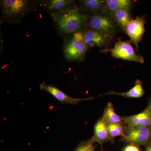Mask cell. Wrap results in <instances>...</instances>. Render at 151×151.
<instances>
[{"mask_svg": "<svg viewBox=\"0 0 151 151\" xmlns=\"http://www.w3.org/2000/svg\"><path fill=\"white\" fill-rule=\"evenodd\" d=\"M145 94V91L143 87V82L139 79H136L134 87L125 92H118L115 91H109L100 95H116L122 96L125 98H141Z\"/></svg>", "mask_w": 151, "mask_h": 151, "instance_id": "obj_14", "label": "cell"}, {"mask_svg": "<svg viewBox=\"0 0 151 151\" xmlns=\"http://www.w3.org/2000/svg\"><path fill=\"white\" fill-rule=\"evenodd\" d=\"M78 6L88 13H103L105 1L103 0H81L78 1Z\"/></svg>", "mask_w": 151, "mask_h": 151, "instance_id": "obj_15", "label": "cell"}, {"mask_svg": "<svg viewBox=\"0 0 151 151\" xmlns=\"http://www.w3.org/2000/svg\"><path fill=\"white\" fill-rule=\"evenodd\" d=\"M130 10L127 9H121L116 11L113 16V18L116 23L123 31L128 23L132 19Z\"/></svg>", "mask_w": 151, "mask_h": 151, "instance_id": "obj_17", "label": "cell"}, {"mask_svg": "<svg viewBox=\"0 0 151 151\" xmlns=\"http://www.w3.org/2000/svg\"><path fill=\"white\" fill-rule=\"evenodd\" d=\"M90 140L93 143H99L101 146L104 142L111 141L107 124L103 117L94 125V135Z\"/></svg>", "mask_w": 151, "mask_h": 151, "instance_id": "obj_12", "label": "cell"}, {"mask_svg": "<svg viewBox=\"0 0 151 151\" xmlns=\"http://www.w3.org/2000/svg\"><path fill=\"white\" fill-rule=\"evenodd\" d=\"M95 146L91 140L82 141L73 151H94Z\"/></svg>", "mask_w": 151, "mask_h": 151, "instance_id": "obj_19", "label": "cell"}, {"mask_svg": "<svg viewBox=\"0 0 151 151\" xmlns=\"http://www.w3.org/2000/svg\"><path fill=\"white\" fill-rule=\"evenodd\" d=\"M146 108L151 114V97L149 98L148 104Z\"/></svg>", "mask_w": 151, "mask_h": 151, "instance_id": "obj_21", "label": "cell"}, {"mask_svg": "<svg viewBox=\"0 0 151 151\" xmlns=\"http://www.w3.org/2000/svg\"><path fill=\"white\" fill-rule=\"evenodd\" d=\"M145 16H137L132 18L125 27L124 32L129 37L130 41L134 45L139 53V44L141 42L145 34Z\"/></svg>", "mask_w": 151, "mask_h": 151, "instance_id": "obj_7", "label": "cell"}, {"mask_svg": "<svg viewBox=\"0 0 151 151\" xmlns=\"http://www.w3.org/2000/svg\"><path fill=\"white\" fill-rule=\"evenodd\" d=\"M123 151H141L139 147L134 145H130L126 146L123 149Z\"/></svg>", "mask_w": 151, "mask_h": 151, "instance_id": "obj_20", "label": "cell"}, {"mask_svg": "<svg viewBox=\"0 0 151 151\" xmlns=\"http://www.w3.org/2000/svg\"><path fill=\"white\" fill-rule=\"evenodd\" d=\"M102 53L110 52L111 56L116 59L134 61L143 63H145L144 58L136 53L130 40L122 41L121 37L117 38L113 48L103 49L100 50Z\"/></svg>", "mask_w": 151, "mask_h": 151, "instance_id": "obj_4", "label": "cell"}, {"mask_svg": "<svg viewBox=\"0 0 151 151\" xmlns=\"http://www.w3.org/2000/svg\"><path fill=\"white\" fill-rule=\"evenodd\" d=\"M87 15V28L100 31L113 39L117 28L112 17L103 13H88Z\"/></svg>", "mask_w": 151, "mask_h": 151, "instance_id": "obj_5", "label": "cell"}, {"mask_svg": "<svg viewBox=\"0 0 151 151\" xmlns=\"http://www.w3.org/2000/svg\"><path fill=\"white\" fill-rule=\"evenodd\" d=\"M109 136L111 141H113L116 137H124L125 132L128 126L124 124L107 123Z\"/></svg>", "mask_w": 151, "mask_h": 151, "instance_id": "obj_18", "label": "cell"}, {"mask_svg": "<svg viewBox=\"0 0 151 151\" xmlns=\"http://www.w3.org/2000/svg\"><path fill=\"white\" fill-rule=\"evenodd\" d=\"M133 5V1L130 0H105V6L103 13L113 18L116 11L121 9L130 10Z\"/></svg>", "mask_w": 151, "mask_h": 151, "instance_id": "obj_13", "label": "cell"}, {"mask_svg": "<svg viewBox=\"0 0 151 151\" xmlns=\"http://www.w3.org/2000/svg\"><path fill=\"white\" fill-rule=\"evenodd\" d=\"M83 40L86 46L107 48L112 38L104 33L93 29L86 28L83 31Z\"/></svg>", "mask_w": 151, "mask_h": 151, "instance_id": "obj_8", "label": "cell"}, {"mask_svg": "<svg viewBox=\"0 0 151 151\" xmlns=\"http://www.w3.org/2000/svg\"><path fill=\"white\" fill-rule=\"evenodd\" d=\"M38 4L48 12L51 17L61 13L76 5L72 0H44L38 1Z\"/></svg>", "mask_w": 151, "mask_h": 151, "instance_id": "obj_10", "label": "cell"}, {"mask_svg": "<svg viewBox=\"0 0 151 151\" xmlns=\"http://www.w3.org/2000/svg\"><path fill=\"white\" fill-rule=\"evenodd\" d=\"M88 48L83 40V31L79 32L68 37L64 42L63 53L68 61L81 62L85 59Z\"/></svg>", "mask_w": 151, "mask_h": 151, "instance_id": "obj_3", "label": "cell"}, {"mask_svg": "<svg viewBox=\"0 0 151 151\" xmlns=\"http://www.w3.org/2000/svg\"><path fill=\"white\" fill-rule=\"evenodd\" d=\"M52 18L58 32L63 36L68 37L87 28L88 15L76 5Z\"/></svg>", "mask_w": 151, "mask_h": 151, "instance_id": "obj_1", "label": "cell"}, {"mask_svg": "<svg viewBox=\"0 0 151 151\" xmlns=\"http://www.w3.org/2000/svg\"><path fill=\"white\" fill-rule=\"evenodd\" d=\"M102 117L106 124L112 123L126 125L122 120L121 116L115 113L113 104L111 102L107 103Z\"/></svg>", "mask_w": 151, "mask_h": 151, "instance_id": "obj_16", "label": "cell"}, {"mask_svg": "<svg viewBox=\"0 0 151 151\" xmlns=\"http://www.w3.org/2000/svg\"><path fill=\"white\" fill-rule=\"evenodd\" d=\"M40 88L41 90L46 91L50 93L55 99L63 104L76 105L80 102L93 100L96 97H89L86 98H74L65 94L56 86L51 84H46L45 82H43L40 84Z\"/></svg>", "mask_w": 151, "mask_h": 151, "instance_id": "obj_9", "label": "cell"}, {"mask_svg": "<svg viewBox=\"0 0 151 151\" xmlns=\"http://www.w3.org/2000/svg\"><path fill=\"white\" fill-rule=\"evenodd\" d=\"M124 140L138 147L147 146L151 142V126L127 127Z\"/></svg>", "mask_w": 151, "mask_h": 151, "instance_id": "obj_6", "label": "cell"}, {"mask_svg": "<svg viewBox=\"0 0 151 151\" xmlns=\"http://www.w3.org/2000/svg\"><path fill=\"white\" fill-rule=\"evenodd\" d=\"M145 151H151V142L145 146Z\"/></svg>", "mask_w": 151, "mask_h": 151, "instance_id": "obj_22", "label": "cell"}, {"mask_svg": "<svg viewBox=\"0 0 151 151\" xmlns=\"http://www.w3.org/2000/svg\"><path fill=\"white\" fill-rule=\"evenodd\" d=\"M121 118L128 127L151 126V114L146 108L139 114Z\"/></svg>", "mask_w": 151, "mask_h": 151, "instance_id": "obj_11", "label": "cell"}, {"mask_svg": "<svg viewBox=\"0 0 151 151\" xmlns=\"http://www.w3.org/2000/svg\"><path fill=\"white\" fill-rule=\"evenodd\" d=\"M38 4V1H1V23L6 22L12 25H16L26 15L35 10Z\"/></svg>", "mask_w": 151, "mask_h": 151, "instance_id": "obj_2", "label": "cell"}]
</instances>
